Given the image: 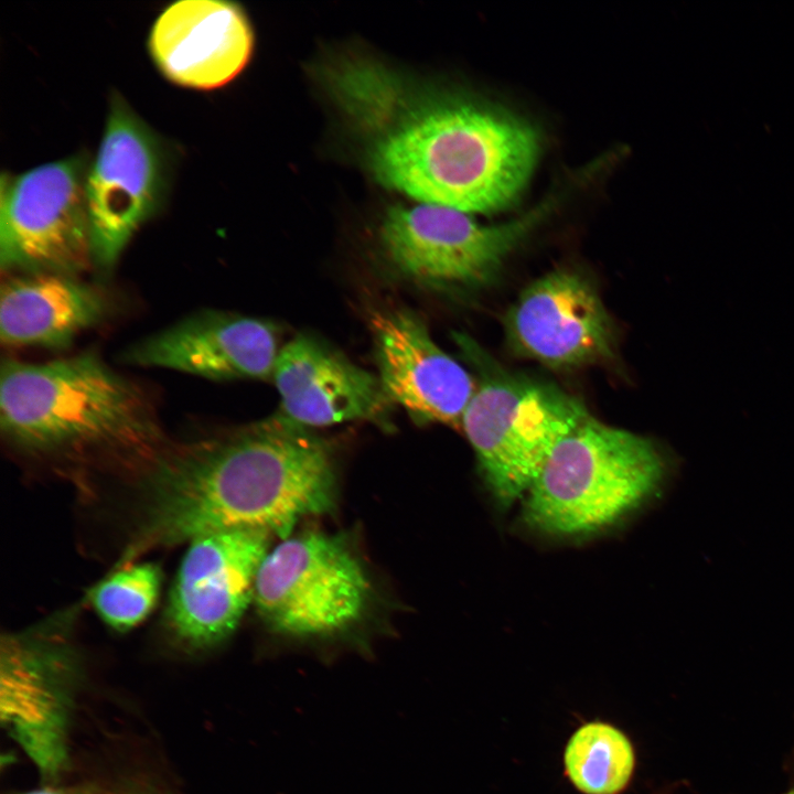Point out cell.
<instances>
[{
	"label": "cell",
	"instance_id": "1",
	"mask_svg": "<svg viewBox=\"0 0 794 794\" xmlns=\"http://www.w3.org/2000/svg\"><path fill=\"white\" fill-rule=\"evenodd\" d=\"M141 478V506L124 562L216 532L257 530L286 539L302 517L326 513L335 503L326 444L283 418L168 442Z\"/></svg>",
	"mask_w": 794,
	"mask_h": 794
},
{
	"label": "cell",
	"instance_id": "2",
	"mask_svg": "<svg viewBox=\"0 0 794 794\" xmlns=\"http://www.w3.org/2000/svg\"><path fill=\"white\" fill-rule=\"evenodd\" d=\"M0 428L24 453L139 474L168 443L144 391L93 353L3 361Z\"/></svg>",
	"mask_w": 794,
	"mask_h": 794
},
{
	"label": "cell",
	"instance_id": "3",
	"mask_svg": "<svg viewBox=\"0 0 794 794\" xmlns=\"http://www.w3.org/2000/svg\"><path fill=\"white\" fill-rule=\"evenodd\" d=\"M539 151L538 131L522 117L486 100L439 96L377 143L373 168L422 203L486 214L517 200Z\"/></svg>",
	"mask_w": 794,
	"mask_h": 794
},
{
	"label": "cell",
	"instance_id": "4",
	"mask_svg": "<svg viewBox=\"0 0 794 794\" xmlns=\"http://www.w3.org/2000/svg\"><path fill=\"white\" fill-rule=\"evenodd\" d=\"M668 469L652 439L589 415L552 450L527 492L524 518L557 536L601 530L656 495Z\"/></svg>",
	"mask_w": 794,
	"mask_h": 794
},
{
	"label": "cell",
	"instance_id": "5",
	"mask_svg": "<svg viewBox=\"0 0 794 794\" xmlns=\"http://www.w3.org/2000/svg\"><path fill=\"white\" fill-rule=\"evenodd\" d=\"M589 416L562 390L486 374L464 411V430L485 481L503 506L527 493L557 443Z\"/></svg>",
	"mask_w": 794,
	"mask_h": 794
},
{
	"label": "cell",
	"instance_id": "6",
	"mask_svg": "<svg viewBox=\"0 0 794 794\" xmlns=\"http://www.w3.org/2000/svg\"><path fill=\"white\" fill-rule=\"evenodd\" d=\"M371 597L367 575L343 538L310 532L282 539L259 565L254 601L267 626L294 637L355 624Z\"/></svg>",
	"mask_w": 794,
	"mask_h": 794
},
{
	"label": "cell",
	"instance_id": "7",
	"mask_svg": "<svg viewBox=\"0 0 794 794\" xmlns=\"http://www.w3.org/2000/svg\"><path fill=\"white\" fill-rule=\"evenodd\" d=\"M549 197L508 222L484 225L470 213L421 203L394 206L380 236L387 256L407 278L432 288L491 282L505 258L555 210Z\"/></svg>",
	"mask_w": 794,
	"mask_h": 794
},
{
	"label": "cell",
	"instance_id": "8",
	"mask_svg": "<svg viewBox=\"0 0 794 794\" xmlns=\"http://www.w3.org/2000/svg\"><path fill=\"white\" fill-rule=\"evenodd\" d=\"M85 154L2 176V271L76 276L94 265Z\"/></svg>",
	"mask_w": 794,
	"mask_h": 794
},
{
	"label": "cell",
	"instance_id": "9",
	"mask_svg": "<svg viewBox=\"0 0 794 794\" xmlns=\"http://www.w3.org/2000/svg\"><path fill=\"white\" fill-rule=\"evenodd\" d=\"M171 163L168 144L120 96H114L86 179L97 268L112 269L136 232L161 210Z\"/></svg>",
	"mask_w": 794,
	"mask_h": 794
},
{
	"label": "cell",
	"instance_id": "10",
	"mask_svg": "<svg viewBox=\"0 0 794 794\" xmlns=\"http://www.w3.org/2000/svg\"><path fill=\"white\" fill-rule=\"evenodd\" d=\"M269 534L224 530L189 541L170 589L164 621L190 650L211 648L236 629L254 600L255 578Z\"/></svg>",
	"mask_w": 794,
	"mask_h": 794
},
{
	"label": "cell",
	"instance_id": "11",
	"mask_svg": "<svg viewBox=\"0 0 794 794\" xmlns=\"http://www.w3.org/2000/svg\"><path fill=\"white\" fill-rule=\"evenodd\" d=\"M62 623L2 636L1 716L44 773L66 762V726L77 661Z\"/></svg>",
	"mask_w": 794,
	"mask_h": 794
},
{
	"label": "cell",
	"instance_id": "12",
	"mask_svg": "<svg viewBox=\"0 0 794 794\" xmlns=\"http://www.w3.org/2000/svg\"><path fill=\"white\" fill-rule=\"evenodd\" d=\"M505 326L519 355L555 368L609 358L615 344L612 320L597 290L571 269H557L530 283L507 313Z\"/></svg>",
	"mask_w": 794,
	"mask_h": 794
},
{
	"label": "cell",
	"instance_id": "13",
	"mask_svg": "<svg viewBox=\"0 0 794 794\" xmlns=\"http://www.w3.org/2000/svg\"><path fill=\"white\" fill-rule=\"evenodd\" d=\"M278 353L273 326L266 321L201 310L132 344L122 361L211 380L268 379Z\"/></svg>",
	"mask_w": 794,
	"mask_h": 794
},
{
	"label": "cell",
	"instance_id": "14",
	"mask_svg": "<svg viewBox=\"0 0 794 794\" xmlns=\"http://www.w3.org/2000/svg\"><path fill=\"white\" fill-rule=\"evenodd\" d=\"M379 380L390 401L421 423L461 427L474 394L471 375L431 339L427 326L406 309L372 314Z\"/></svg>",
	"mask_w": 794,
	"mask_h": 794
},
{
	"label": "cell",
	"instance_id": "15",
	"mask_svg": "<svg viewBox=\"0 0 794 794\" xmlns=\"http://www.w3.org/2000/svg\"><path fill=\"white\" fill-rule=\"evenodd\" d=\"M254 45L244 11L235 3L182 0L155 20L151 56L171 82L196 89L221 87L246 66Z\"/></svg>",
	"mask_w": 794,
	"mask_h": 794
},
{
	"label": "cell",
	"instance_id": "16",
	"mask_svg": "<svg viewBox=\"0 0 794 794\" xmlns=\"http://www.w3.org/2000/svg\"><path fill=\"white\" fill-rule=\"evenodd\" d=\"M272 378L282 418L300 427L380 420L390 404L379 378L307 335L282 346Z\"/></svg>",
	"mask_w": 794,
	"mask_h": 794
},
{
	"label": "cell",
	"instance_id": "17",
	"mask_svg": "<svg viewBox=\"0 0 794 794\" xmlns=\"http://www.w3.org/2000/svg\"><path fill=\"white\" fill-rule=\"evenodd\" d=\"M109 309L106 293L76 276H10L1 286L0 341L8 347L64 348Z\"/></svg>",
	"mask_w": 794,
	"mask_h": 794
},
{
	"label": "cell",
	"instance_id": "18",
	"mask_svg": "<svg viewBox=\"0 0 794 794\" xmlns=\"http://www.w3.org/2000/svg\"><path fill=\"white\" fill-rule=\"evenodd\" d=\"M629 739L603 722L580 727L565 750V768L571 783L584 794H618L634 769Z\"/></svg>",
	"mask_w": 794,
	"mask_h": 794
},
{
	"label": "cell",
	"instance_id": "19",
	"mask_svg": "<svg viewBox=\"0 0 794 794\" xmlns=\"http://www.w3.org/2000/svg\"><path fill=\"white\" fill-rule=\"evenodd\" d=\"M161 584L162 573L157 565L129 562L97 582L89 592V602L107 626L125 632L152 612Z\"/></svg>",
	"mask_w": 794,
	"mask_h": 794
},
{
	"label": "cell",
	"instance_id": "20",
	"mask_svg": "<svg viewBox=\"0 0 794 794\" xmlns=\"http://www.w3.org/2000/svg\"><path fill=\"white\" fill-rule=\"evenodd\" d=\"M78 794H173L159 783L141 776H119L79 788Z\"/></svg>",
	"mask_w": 794,
	"mask_h": 794
},
{
	"label": "cell",
	"instance_id": "21",
	"mask_svg": "<svg viewBox=\"0 0 794 794\" xmlns=\"http://www.w3.org/2000/svg\"><path fill=\"white\" fill-rule=\"evenodd\" d=\"M24 794H78V791L65 790L60 787H43L26 792Z\"/></svg>",
	"mask_w": 794,
	"mask_h": 794
},
{
	"label": "cell",
	"instance_id": "22",
	"mask_svg": "<svg viewBox=\"0 0 794 794\" xmlns=\"http://www.w3.org/2000/svg\"><path fill=\"white\" fill-rule=\"evenodd\" d=\"M781 794H794V788L788 790V791H786V792H784V793H781Z\"/></svg>",
	"mask_w": 794,
	"mask_h": 794
}]
</instances>
